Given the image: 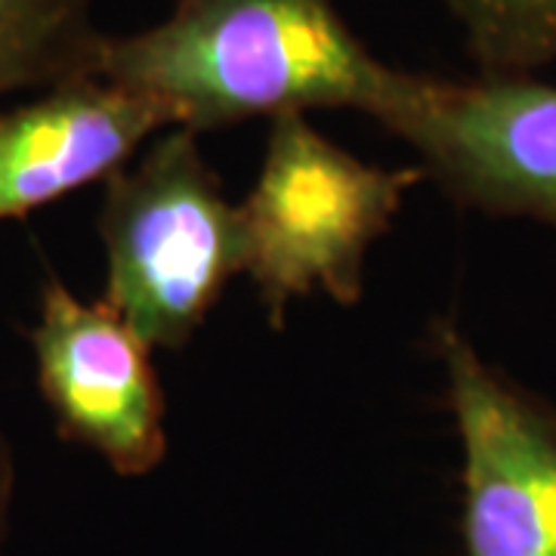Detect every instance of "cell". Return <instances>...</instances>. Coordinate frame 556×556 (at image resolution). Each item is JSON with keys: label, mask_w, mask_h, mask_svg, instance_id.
I'll list each match as a JSON object with an SVG mask.
<instances>
[{"label": "cell", "mask_w": 556, "mask_h": 556, "mask_svg": "<svg viewBox=\"0 0 556 556\" xmlns=\"http://www.w3.org/2000/svg\"><path fill=\"white\" fill-rule=\"evenodd\" d=\"M28 343L60 437L118 477H149L170 445L155 350L105 300L78 298L56 276L40 288Z\"/></svg>", "instance_id": "obj_6"}, {"label": "cell", "mask_w": 556, "mask_h": 556, "mask_svg": "<svg viewBox=\"0 0 556 556\" xmlns=\"http://www.w3.org/2000/svg\"><path fill=\"white\" fill-rule=\"evenodd\" d=\"M13 501H16V452H13V442L0 420V556H3L7 535H10Z\"/></svg>", "instance_id": "obj_10"}, {"label": "cell", "mask_w": 556, "mask_h": 556, "mask_svg": "<svg viewBox=\"0 0 556 556\" xmlns=\"http://www.w3.org/2000/svg\"><path fill=\"white\" fill-rule=\"evenodd\" d=\"M477 72L535 75L556 62V0H439Z\"/></svg>", "instance_id": "obj_9"}, {"label": "cell", "mask_w": 556, "mask_h": 556, "mask_svg": "<svg viewBox=\"0 0 556 556\" xmlns=\"http://www.w3.org/2000/svg\"><path fill=\"white\" fill-rule=\"evenodd\" d=\"M97 0H0V100L93 72Z\"/></svg>", "instance_id": "obj_8"}, {"label": "cell", "mask_w": 556, "mask_h": 556, "mask_svg": "<svg viewBox=\"0 0 556 556\" xmlns=\"http://www.w3.org/2000/svg\"><path fill=\"white\" fill-rule=\"evenodd\" d=\"M430 346L460 448L457 556H556V405L452 316L433 318Z\"/></svg>", "instance_id": "obj_5"}, {"label": "cell", "mask_w": 556, "mask_h": 556, "mask_svg": "<svg viewBox=\"0 0 556 556\" xmlns=\"http://www.w3.org/2000/svg\"><path fill=\"white\" fill-rule=\"evenodd\" d=\"M93 75L201 137L318 109L378 118L399 68L362 43L334 0H177L142 31L102 35Z\"/></svg>", "instance_id": "obj_1"}, {"label": "cell", "mask_w": 556, "mask_h": 556, "mask_svg": "<svg viewBox=\"0 0 556 556\" xmlns=\"http://www.w3.org/2000/svg\"><path fill=\"white\" fill-rule=\"evenodd\" d=\"M420 167H380L325 137L309 115L269 121L257 179L239 201L244 276L254 281L273 328L288 306L325 294L353 306L365 294V266Z\"/></svg>", "instance_id": "obj_3"}, {"label": "cell", "mask_w": 556, "mask_h": 556, "mask_svg": "<svg viewBox=\"0 0 556 556\" xmlns=\"http://www.w3.org/2000/svg\"><path fill=\"white\" fill-rule=\"evenodd\" d=\"M167 127L159 105L93 72L0 115V223L105 182Z\"/></svg>", "instance_id": "obj_7"}, {"label": "cell", "mask_w": 556, "mask_h": 556, "mask_svg": "<svg viewBox=\"0 0 556 556\" xmlns=\"http://www.w3.org/2000/svg\"><path fill=\"white\" fill-rule=\"evenodd\" d=\"M102 300L152 350H182L244 273L239 201L199 134L164 127L102 182Z\"/></svg>", "instance_id": "obj_2"}, {"label": "cell", "mask_w": 556, "mask_h": 556, "mask_svg": "<svg viewBox=\"0 0 556 556\" xmlns=\"http://www.w3.org/2000/svg\"><path fill=\"white\" fill-rule=\"evenodd\" d=\"M378 124L420 159L448 199L556 232V84L477 72L430 78L399 68Z\"/></svg>", "instance_id": "obj_4"}]
</instances>
